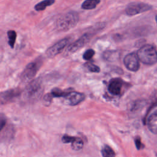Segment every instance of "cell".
<instances>
[{
    "mask_svg": "<svg viewBox=\"0 0 157 157\" xmlns=\"http://www.w3.org/2000/svg\"><path fill=\"white\" fill-rule=\"evenodd\" d=\"M79 16L77 12L70 11L59 16L56 21V29L61 32L67 31L75 27L78 22Z\"/></svg>",
    "mask_w": 157,
    "mask_h": 157,
    "instance_id": "obj_1",
    "label": "cell"
},
{
    "mask_svg": "<svg viewBox=\"0 0 157 157\" xmlns=\"http://www.w3.org/2000/svg\"><path fill=\"white\" fill-rule=\"evenodd\" d=\"M137 55L139 60L147 65H153L157 63V50L151 44L142 46L137 51Z\"/></svg>",
    "mask_w": 157,
    "mask_h": 157,
    "instance_id": "obj_2",
    "label": "cell"
},
{
    "mask_svg": "<svg viewBox=\"0 0 157 157\" xmlns=\"http://www.w3.org/2000/svg\"><path fill=\"white\" fill-rule=\"evenodd\" d=\"M41 64L42 61L40 58L29 63L21 74L22 81L25 82H30L36 75Z\"/></svg>",
    "mask_w": 157,
    "mask_h": 157,
    "instance_id": "obj_3",
    "label": "cell"
},
{
    "mask_svg": "<svg viewBox=\"0 0 157 157\" xmlns=\"http://www.w3.org/2000/svg\"><path fill=\"white\" fill-rule=\"evenodd\" d=\"M152 8L151 5L145 2H133L127 5L125 9V13L127 15L134 16L149 11L151 10Z\"/></svg>",
    "mask_w": 157,
    "mask_h": 157,
    "instance_id": "obj_4",
    "label": "cell"
},
{
    "mask_svg": "<svg viewBox=\"0 0 157 157\" xmlns=\"http://www.w3.org/2000/svg\"><path fill=\"white\" fill-rule=\"evenodd\" d=\"M42 92V83L39 78L29 83L25 90L24 96L28 99H33L39 96Z\"/></svg>",
    "mask_w": 157,
    "mask_h": 157,
    "instance_id": "obj_5",
    "label": "cell"
},
{
    "mask_svg": "<svg viewBox=\"0 0 157 157\" xmlns=\"http://www.w3.org/2000/svg\"><path fill=\"white\" fill-rule=\"evenodd\" d=\"M71 38L70 37H64L53 44L50 47H49L45 52L47 57L52 58L60 53L66 47V45L69 43V42L71 41Z\"/></svg>",
    "mask_w": 157,
    "mask_h": 157,
    "instance_id": "obj_6",
    "label": "cell"
},
{
    "mask_svg": "<svg viewBox=\"0 0 157 157\" xmlns=\"http://www.w3.org/2000/svg\"><path fill=\"white\" fill-rule=\"evenodd\" d=\"M93 36L92 33H85L80 36L78 39L71 44L67 48V53L71 54L76 52L77 50L84 47L91 39Z\"/></svg>",
    "mask_w": 157,
    "mask_h": 157,
    "instance_id": "obj_7",
    "label": "cell"
},
{
    "mask_svg": "<svg viewBox=\"0 0 157 157\" xmlns=\"http://www.w3.org/2000/svg\"><path fill=\"white\" fill-rule=\"evenodd\" d=\"M139 57L136 53H130L125 56L123 59L125 67L129 71L136 72L140 67Z\"/></svg>",
    "mask_w": 157,
    "mask_h": 157,
    "instance_id": "obj_8",
    "label": "cell"
},
{
    "mask_svg": "<svg viewBox=\"0 0 157 157\" xmlns=\"http://www.w3.org/2000/svg\"><path fill=\"white\" fill-rule=\"evenodd\" d=\"M64 98L68 104L71 105H76L84 100L85 95L83 93L72 91H68Z\"/></svg>",
    "mask_w": 157,
    "mask_h": 157,
    "instance_id": "obj_9",
    "label": "cell"
},
{
    "mask_svg": "<svg viewBox=\"0 0 157 157\" xmlns=\"http://www.w3.org/2000/svg\"><path fill=\"white\" fill-rule=\"evenodd\" d=\"M123 86V80L120 78H113L110 80L108 86V90L113 95L120 94Z\"/></svg>",
    "mask_w": 157,
    "mask_h": 157,
    "instance_id": "obj_10",
    "label": "cell"
},
{
    "mask_svg": "<svg viewBox=\"0 0 157 157\" xmlns=\"http://www.w3.org/2000/svg\"><path fill=\"white\" fill-rule=\"evenodd\" d=\"M147 126L151 132L157 134V109L148 117L147 119Z\"/></svg>",
    "mask_w": 157,
    "mask_h": 157,
    "instance_id": "obj_11",
    "label": "cell"
},
{
    "mask_svg": "<svg viewBox=\"0 0 157 157\" xmlns=\"http://www.w3.org/2000/svg\"><path fill=\"white\" fill-rule=\"evenodd\" d=\"M18 94V91L15 90H10L8 91H6L2 92L1 95V103L2 104L3 102L5 103L10 100H12L13 98L17 96Z\"/></svg>",
    "mask_w": 157,
    "mask_h": 157,
    "instance_id": "obj_12",
    "label": "cell"
},
{
    "mask_svg": "<svg viewBox=\"0 0 157 157\" xmlns=\"http://www.w3.org/2000/svg\"><path fill=\"white\" fill-rule=\"evenodd\" d=\"M101 0H85L82 4L81 7L85 10H91L96 7L100 3Z\"/></svg>",
    "mask_w": 157,
    "mask_h": 157,
    "instance_id": "obj_13",
    "label": "cell"
},
{
    "mask_svg": "<svg viewBox=\"0 0 157 157\" xmlns=\"http://www.w3.org/2000/svg\"><path fill=\"white\" fill-rule=\"evenodd\" d=\"M55 2V0H44V1H40V2L37 3L34 6V9L36 11L44 10L47 7L52 6Z\"/></svg>",
    "mask_w": 157,
    "mask_h": 157,
    "instance_id": "obj_14",
    "label": "cell"
},
{
    "mask_svg": "<svg viewBox=\"0 0 157 157\" xmlns=\"http://www.w3.org/2000/svg\"><path fill=\"white\" fill-rule=\"evenodd\" d=\"M7 37H8V44L9 46L13 48L17 38V33L14 30H9L7 31Z\"/></svg>",
    "mask_w": 157,
    "mask_h": 157,
    "instance_id": "obj_15",
    "label": "cell"
},
{
    "mask_svg": "<svg viewBox=\"0 0 157 157\" xmlns=\"http://www.w3.org/2000/svg\"><path fill=\"white\" fill-rule=\"evenodd\" d=\"M101 153L102 157H115V152L113 149L109 145H105L102 150Z\"/></svg>",
    "mask_w": 157,
    "mask_h": 157,
    "instance_id": "obj_16",
    "label": "cell"
},
{
    "mask_svg": "<svg viewBox=\"0 0 157 157\" xmlns=\"http://www.w3.org/2000/svg\"><path fill=\"white\" fill-rule=\"evenodd\" d=\"M72 144V148L74 150H80L83 147V142L82 139L79 137H75L74 140L71 143Z\"/></svg>",
    "mask_w": 157,
    "mask_h": 157,
    "instance_id": "obj_17",
    "label": "cell"
},
{
    "mask_svg": "<svg viewBox=\"0 0 157 157\" xmlns=\"http://www.w3.org/2000/svg\"><path fill=\"white\" fill-rule=\"evenodd\" d=\"M117 55V52L115 50H108L104 53L103 57L104 59L110 61L115 59V56Z\"/></svg>",
    "mask_w": 157,
    "mask_h": 157,
    "instance_id": "obj_18",
    "label": "cell"
},
{
    "mask_svg": "<svg viewBox=\"0 0 157 157\" xmlns=\"http://www.w3.org/2000/svg\"><path fill=\"white\" fill-rule=\"evenodd\" d=\"M68 91H63L59 88H54L52 90L51 92V94L54 98H58V97H64Z\"/></svg>",
    "mask_w": 157,
    "mask_h": 157,
    "instance_id": "obj_19",
    "label": "cell"
},
{
    "mask_svg": "<svg viewBox=\"0 0 157 157\" xmlns=\"http://www.w3.org/2000/svg\"><path fill=\"white\" fill-rule=\"evenodd\" d=\"M85 66L88 69V70L92 72H99L100 71V68L99 66L95 65L92 63H86L85 64Z\"/></svg>",
    "mask_w": 157,
    "mask_h": 157,
    "instance_id": "obj_20",
    "label": "cell"
},
{
    "mask_svg": "<svg viewBox=\"0 0 157 157\" xmlns=\"http://www.w3.org/2000/svg\"><path fill=\"white\" fill-rule=\"evenodd\" d=\"M95 52L93 49L90 48L86 50L83 55V58L85 60H90L94 55Z\"/></svg>",
    "mask_w": 157,
    "mask_h": 157,
    "instance_id": "obj_21",
    "label": "cell"
},
{
    "mask_svg": "<svg viewBox=\"0 0 157 157\" xmlns=\"http://www.w3.org/2000/svg\"><path fill=\"white\" fill-rule=\"evenodd\" d=\"M134 142H135V144L136 146V148L138 150H140L142 148H143L144 147V144L142 143L140 138L139 137H136L134 139Z\"/></svg>",
    "mask_w": 157,
    "mask_h": 157,
    "instance_id": "obj_22",
    "label": "cell"
},
{
    "mask_svg": "<svg viewBox=\"0 0 157 157\" xmlns=\"http://www.w3.org/2000/svg\"><path fill=\"white\" fill-rule=\"evenodd\" d=\"M75 137L70 136L67 135H64L62 137V141L64 143H72L74 140Z\"/></svg>",
    "mask_w": 157,
    "mask_h": 157,
    "instance_id": "obj_23",
    "label": "cell"
},
{
    "mask_svg": "<svg viewBox=\"0 0 157 157\" xmlns=\"http://www.w3.org/2000/svg\"><path fill=\"white\" fill-rule=\"evenodd\" d=\"M53 97L52 96V95L51 94V93H48V94H47L44 96V104L45 105H49L52 100V98Z\"/></svg>",
    "mask_w": 157,
    "mask_h": 157,
    "instance_id": "obj_24",
    "label": "cell"
},
{
    "mask_svg": "<svg viewBox=\"0 0 157 157\" xmlns=\"http://www.w3.org/2000/svg\"><path fill=\"white\" fill-rule=\"evenodd\" d=\"M155 20H156V23L157 24V15L155 17Z\"/></svg>",
    "mask_w": 157,
    "mask_h": 157,
    "instance_id": "obj_25",
    "label": "cell"
}]
</instances>
